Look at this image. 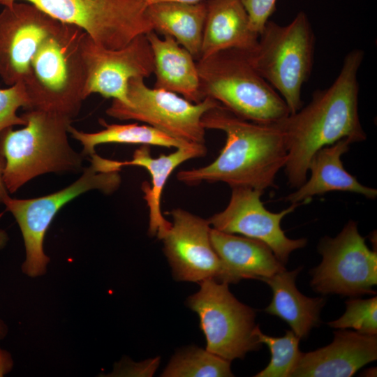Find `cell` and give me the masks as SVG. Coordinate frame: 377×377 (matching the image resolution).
Here are the masks:
<instances>
[{
  "mask_svg": "<svg viewBox=\"0 0 377 377\" xmlns=\"http://www.w3.org/2000/svg\"><path fill=\"white\" fill-rule=\"evenodd\" d=\"M364 56L360 49L349 52L332 84L316 91L308 105L279 122L286 138L284 168L290 186L305 182L310 161L320 149L341 139L351 143L366 140L358 112L357 74Z\"/></svg>",
  "mask_w": 377,
  "mask_h": 377,
  "instance_id": "cell-1",
  "label": "cell"
},
{
  "mask_svg": "<svg viewBox=\"0 0 377 377\" xmlns=\"http://www.w3.org/2000/svg\"><path fill=\"white\" fill-rule=\"evenodd\" d=\"M202 124L206 130L223 131L225 145L212 163L179 171V182L188 186L221 182L231 188L262 191L275 186L276 176L288 158L286 135L279 123L251 121L219 103L204 114Z\"/></svg>",
  "mask_w": 377,
  "mask_h": 377,
  "instance_id": "cell-2",
  "label": "cell"
},
{
  "mask_svg": "<svg viewBox=\"0 0 377 377\" xmlns=\"http://www.w3.org/2000/svg\"><path fill=\"white\" fill-rule=\"evenodd\" d=\"M80 27L59 23L38 47L23 80L28 110H39L73 119L86 99L87 69Z\"/></svg>",
  "mask_w": 377,
  "mask_h": 377,
  "instance_id": "cell-3",
  "label": "cell"
},
{
  "mask_svg": "<svg viewBox=\"0 0 377 377\" xmlns=\"http://www.w3.org/2000/svg\"><path fill=\"white\" fill-rule=\"evenodd\" d=\"M22 117L24 128H9L0 137L3 180L9 193L42 174L81 170L83 155L68 140L72 119L39 110H27Z\"/></svg>",
  "mask_w": 377,
  "mask_h": 377,
  "instance_id": "cell-4",
  "label": "cell"
},
{
  "mask_svg": "<svg viewBox=\"0 0 377 377\" xmlns=\"http://www.w3.org/2000/svg\"><path fill=\"white\" fill-rule=\"evenodd\" d=\"M202 98H211L244 119L276 124L290 110L278 92L258 73L247 52L231 49L196 61Z\"/></svg>",
  "mask_w": 377,
  "mask_h": 377,
  "instance_id": "cell-5",
  "label": "cell"
},
{
  "mask_svg": "<svg viewBox=\"0 0 377 377\" xmlns=\"http://www.w3.org/2000/svg\"><path fill=\"white\" fill-rule=\"evenodd\" d=\"M316 38L300 11L286 25L268 20L254 49L247 52L258 73L286 102L290 114L302 105V89L313 66Z\"/></svg>",
  "mask_w": 377,
  "mask_h": 377,
  "instance_id": "cell-6",
  "label": "cell"
},
{
  "mask_svg": "<svg viewBox=\"0 0 377 377\" xmlns=\"http://www.w3.org/2000/svg\"><path fill=\"white\" fill-rule=\"evenodd\" d=\"M91 164L81 177L68 186L55 193L31 199L6 198L3 204L15 217L23 237L26 258L22 265L24 274L31 277L46 272L50 258L43 250L44 237L59 210L75 197L96 189L111 194L121 184L118 161L94 154Z\"/></svg>",
  "mask_w": 377,
  "mask_h": 377,
  "instance_id": "cell-7",
  "label": "cell"
},
{
  "mask_svg": "<svg viewBox=\"0 0 377 377\" xmlns=\"http://www.w3.org/2000/svg\"><path fill=\"white\" fill-rule=\"evenodd\" d=\"M19 1L35 5L58 21L82 29L108 49L126 46L134 38L153 31L144 0H0L3 6Z\"/></svg>",
  "mask_w": 377,
  "mask_h": 377,
  "instance_id": "cell-8",
  "label": "cell"
},
{
  "mask_svg": "<svg viewBox=\"0 0 377 377\" xmlns=\"http://www.w3.org/2000/svg\"><path fill=\"white\" fill-rule=\"evenodd\" d=\"M144 80L131 78L128 83V103L113 99L106 114L119 120L146 123L185 142L205 145L206 129L202 117L219 103L208 97L194 103L174 92L150 88Z\"/></svg>",
  "mask_w": 377,
  "mask_h": 377,
  "instance_id": "cell-9",
  "label": "cell"
},
{
  "mask_svg": "<svg viewBox=\"0 0 377 377\" xmlns=\"http://www.w3.org/2000/svg\"><path fill=\"white\" fill-rule=\"evenodd\" d=\"M200 283V290L188 298L187 304L199 316L206 350L229 361L257 350L261 343L255 334V311L234 297L228 283L213 279Z\"/></svg>",
  "mask_w": 377,
  "mask_h": 377,
  "instance_id": "cell-10",
  "label": "cell"
},
{
  "mask_svg": "<svg viewBox=\"0 0 377 377\" xmlns=\"http://www.w3.org/2000/svg\"><path fill=\"white\" fill-rule=\"evenodd\" d=\"M318 251L323 260L310 272L316 292L353 297L376 293L377 253L369 249L355 221H348L337 237L323 238Z\"/></svg>",
  "mask_w": 377,
  "mask_h": 377,
  "instance_id": "cell-11",
  "label": "cell"
},
{
  "mask_svg": "<svg viewBox=\"0 0 377 377\" xmlns=\"http://www.w3.org/2000/svg\"><path fill=\"white\" fill-rule=\"evenodd\" d=\"M87 69L86 98L91 94L126 104L128 81L154 73V56L146 34L119 49L103 47L86 34L82 46Z\"/></svg>",
  "mask_w": 377,
  "mask_h": 377,
  "instance_id": "cell-12",
  "label": "cell"
},
{
  "mask_svg": "<svg viewBox=\"0 0 377 377\" xmlns=\"http://www.w3.org/2000/svg\"><path fill=\"white\" fill-rule=\"evenodd\" d=\"M264 191L246 187L232 188L227 207L207 220L213 228L229 234L264 242L276 257L286 264L290 254L306 244V239H290L281 227L284 216L293 212L299 204H291L278 213L267 210L260 200Z\"/></svg>",
  "mask_w": 377,
  "mask_h": 377,
  "instance_id": "cell-13",
  "label": "cell"
},
{
  "mask_svg": "<svg viewBox=\"0 0 377 377\" xmlns=\"http://www.w3.org/2000/svg\"><path fill=\"white\" fill-rule=\"evenodd\" d=\"M170 228L161 239L163 251L178 281L208 279L228 283L226 268L210 241V224L185 209H174Z\"/></svg>",
  "mask_w": 377,
  "mask_h": 377,
  "instance_id": "cell-14",
  "label": "cell"
},
{
  "mask_svg": "<svg viewBox=\"0 0 377 377\" xmlns=\"http://www.w3.org/2000/svg\"><path fill=\"white\" fill-rule=\"evenodd\" d=\"M59 23L29 2L3 6L0 12V77L6 85L24 80L38 47Z\"/></svg>",
  "mask_w": 377,
  "mask_h": 377,
  "instance_id": "cell-15",
  "label": "cell"
},
{
  "mask_svg": "<svg viewBox=\"0 0 377 377\" xmlns=\"http://www.w3.org/2000/svg\"><path fill=\"white\" fill-rule=\"evenodd\" d=\"M333 341L316 350L302 353L291 377H350L377 358L376 334L340 329Z\"/></svg>",
  "mask_w": 377,
  "mask_h": 377,
  "instance_id": "cell-16",
  "label": "cell"
},
{
  "mask_svg": "<svg viewBox=\"0 0 377 377\" xmlns=\"http://www.w3.org/2000/svg\"><path fill=\"white\" fill-rule=\"evenodd\" d=\"M350 144L348 140L341 139L318 150L309 164V179L288 195L285 200L291 204H307L313 196L330 191L355 193L375 199L377 190L362 185L343 168L341 157L348 151Z\"/></svg>",
  "mask_w": 377,
  "mask_h": 377,
  "instance_id": "cell-17",
  "label": "cell"
},
{
  "mask_svg": "<svg viewBox=\"0 0 377 377\" xmlns=\"http://www.w3.org/2000/svg\"><path fill=\"white\" fill-rule=\"evenodd\" d=\"M205 145L192 144L177 148L169 154H161L153 158L149 145H141L129 161H119V165H135L145 168L151 176V185L147 182L142 184L143 198L149 208V234L161 239L169 230L172 223L165 219L161 213V195L166 182L174 170L182 163L195 158L205 156Z\"/></svg>",
  "mask_w": 377,
  "mask_h": 377,
  "instance_id": "cell-18",
  "label": "cell"
},
{
  "mask_svg": "<svg viewBox=\"0 0 377 377\" xmlns=\"http://www.w3.org/2000/svg\"><path fill=\"white\" fill-rule=\"evenodd\" d=\"M210 241L226 268L228 283L246 279L262 281L286 269L271 249L260 240L211 228Z\"/></svg>",
  "mask_w": 377,
  "mask_h": 377,
  "instance_id": "cell-19",
  "label": "cell"
},
{
  "mask_svg": "<svg viewBox=\"0 0 377 377\" xmlns=\"http://www.w3.org/2000/svg\"><path fill=\"white\" fill-rule=\"evenodd\" d=\"M200 59L226 50L250 52L259 34L250 26L246 10L240 0H205Z\"/></svg>",
  "mask_w": 377,
  "mask_h": 377,
  "instance_id": "cell-20",
  "label": "cell"
},
{
  "mask_svg": "<svg viewBox=\"0 0 377 377\" xmlns=\"http://www.w3.org/2000/svg\"><path fill=\"white\" fill-rule=\"evenodd\" d=\"M146 36L154 56V87L174 92L194 103L203 100L196 61L192 54L172 36L161 38L154 31Z\"/></svg>",
  "mask_w": 377,
  "mask_h": 377,
  "instance_id": "cell-21",
  "label": "cell"
},
{
  "mask_svg": "<svg viewBox=\"0 0 377 377\" xmlns=\"http://www.w3.org/2000/svg\"><path fill=\"white\" fill-rule=\"evenodd\" d=\"M302 269H285L262 280L273 293L265 311L286 322L300 339L306 338L311 330L319 324L320 312L325 302L323 297H309L297 290L295 281Z\"/></svg>",
  "mask_w": 377,
  "mask_h": 377,
  "instance_id": "cell-22",
  "label": "cell"
},
{
  "mask_svg": "<svg viewBox=\"0 0 377 377\" xmlns=\"http://www.w3.org/2000/svg\"><path fill=\"white\" fill-rule=\"evenodd\" d=\"M146 14L154 31L172 36L196 61L200 59L206 17L205 0L193 3H154L147 5Z\"/></svg>",
  "mask_w": 377,
  "mask_h": 377,
  "instance_id": "cell-23",
  "label": "cell"
},
{
  "mask_svg": "<svg viewBox=\"0 0 377 377\" xmlns=\"http://www.w3.org/2000/svg\"><path fill=\"white\" fill-rule=\"evenodd\" d=\"M100 123L105 128L95 133H85L71 125L69 126L68 133L83 146V156H91L95 154L94 149L96 145L106 143L156 145L175 148L193 144L173 138L149 125H139L138 123L109 124L103 119H100Z\"/></svg>",
  "mask_w": 377,
  "mask_h": 377,
  "instance_id": "cell-24",
  "label": "cell"
},
{
  "mask_svg": "<svg viewBox=\"0 0 377 377\" xmlns=\"http://www.w3.org/2000/svg\"><path fill=\"white\" fill-rule=\"evenodd\" d=\"M161 376L228 377L233 374L230 371V361L207 350L190 347L172 358Z\"/></svg>",
  "mask_w": 377,
  "mask_h": 377,
  "instance_id": "cell-25",
  "label": "cell"
},
{
  "mask_svg": "<svg viewBox=\"0 0 377 377\" xmlns=\"http://www.w3.org/2000/svg\"><path fill=\"white\" fill-rule=\"evenodd\" d=\"M255 334L259 343L266 344L271 352L268 365L256 377H291L302 352L299 350L300 339L293 330H288L282 337H273L263 334L257 325Z\"/></svg>",
  "mask_w": 377,
  "mask_h": 377,
  "instance_id": "cell-26",
  "label": "cell"
},
{
  "mask_svg": "<svg viewBox=\"0 0 377 377\" xmlns=\"http://www.w3.org/2000/svg\"><path fill=\"white\" fill-rule=\"evenodd\" d=\"M343 315L328 325L334 329L352 328L362 334H377V297L362 300L350 298L346 302Z\"/></svg>",
  "mask_w": 377,
  "mask_h": 377,
  "instance_id": "cell-27",
  "label": "cell"
},
{
  "mask_svg": "<svg viewBox=\"0 0 377 377\" xmlns=\"http://www.w3.org/2000/svg\"><path fill=\"white\" fill-rule=\"evenodd\" d=\"M29 101L23 81L6 89H0V137L2 133L13 126H24L27 121L17 114L20 108L29 109Z\"/></svg>",
  "mask_w": 377,
  "mask_h": 377,
  "instance_id": "cell-28",
  "label": "cell"
},
{
  "mask_svg": "<svg viewBox=\"0 0 377 377\" xmlns=\"http://www.w3.org/2000/svg\"><path fill=\"white\" fill-rule=\"evenodd\" d=\"M253 31L260 34L276 9V0H240Z\"/></svg>",
  "mask_w": 377,
  "mask_h": 377,
  "instance_id": "cell-29",
  "label": "cell"
},
{
  "mask_svg": "<svg viewBox=\"0 0 377 377\" xmlns=\"http://www.w3.org/2000/svg\"><path fill=\"white\" fill-rule=\"evenodd\" d=\"M159 364V358L148 360L140 363L125 362L117 364L111 374L115 376H151Z\"/></svg>",
  "mask_w": 377,
  "mask_h": 377,
  "instance_id": "cell-30",
  "label": "cell"
},
{
  "mask_svg": "<svg viewBox=\"0 0 377 377\" xmlns=\"http://www.w3.org/2000/svg\"><path fill=\"white\" fill-rule=\"evenodd\" d=\"M8 332V327L6 323L0 318V341H2ZM10 357L6 352L0 348V373L6 374L12 367Z\"/></svg>",
  "mask_w": 377,
  "mask_h": 377,
  "instance_id": "cell-31",
  "label": "cell"
},
{
  "mask_svg": "<svg viewBox=\"0 0 377 377\" xmlns=\"http://www.w3.org/2000/svg\"><path fill=\"white\" fill-rule=\"evenodd\" d=\"M5 163L4 158L0 155V204L3 203L6 198L9 196L8 191L3 180V172Z\"/></svg>",
  "mask_w": 377,
  "mask_h": 377,
  "instance_id": "cell-32",
  "label": "cell"
},
{
  "mask_svg": "<svg viewBox=\"0 0 377 377\" xmlns=\"http://www.w3.org/2000/svg\"><path fill=\"white\" fill-rule=\"evenodd\" d=\"M201 1H203V0H144V1L147 3V5H149V4L158 3V2H162V1H178V2L193 3L200 2Z\"/></svg>",
  "mask_w": 377,
  "mask_h": 377,
  "instance_id": "cell-33",
  "label": "cell"
},
{
  "mask_svg": "<svg viewBox=\"0 0 377 377\" xmlns=\"http://www.w3.org/2000/svg\"><path fill=\"white\" fill-rule=\"evenodd\" d=\"M8 241L7 232L2 229H0V249H3Z\"/></svg>",
  "mask_w": 377,
  "mask_h": 377,
  "instance_id": "cell-34",
  "label": "cell"
}]
</instances>
